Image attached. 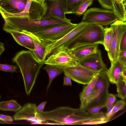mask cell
Returning <instances> with one entry per match:
<instances>
[{"label":"cell","instance_id":"obj_33","mask_svg":"<svg viewBox=\"0 0 126 126\" xmlns=\"http://www.w3.org/2000/svg\"><path fill=\"white\" fill-rule=\"evenodd\" d=\"M101 6L105 9L113 10L111 0H97Z\"/></svg>","mask_w":126,"mask_h":126},{"label":"cell","instance_id":"obj_14","mask_svg":"<svg viewBox=\"0 0 126 126\" xmlns=\"http://www.w3.org/2000/svg\"><path fill=\"white\" fill-rule=\"evenodd\" d=\"M27 0H0V10L11 14L22 12L25 9Z\"/></svg>","mask_w":126,"mask_h":126},{"label":"cell","instance_id":"obj_31","mask_svg":"<svg viewBox=\"0 0 126 126\" xmlns=\"http://www.w3.org/2000/svg\"><path fill=\"white\" fill-rule=\"evenodd\" d=\"M116 100L115 95L113 94L109 93L105 104V107L107 108V110L113 106Z\"/></svg>","mask_w":126,"mask_h":126},{"label":"cell","instance_id":"obj_8","mask_svg":"<svg viewBox=\"0 0 126 126\" xmlns=\"http://www.w3.org/2000/svg\"><path fill=\"white\" fill-rule=\"evenodd\" d=\"M117 20L118 18L113 10L93 8L88 9L84 13L81 22L107 26Z\"/></svg>","mask_w":126,"mask_h":126},{"label":"cell","instance_id":"obj_4","mask_svg":"<svg viewBox=\"0 0 126 126\" xmlns=\"http://www.w3.org/2000/svg\"><path fill=\"white\" fill-rule=\"evenodd\" d=\"M78 24L71 23L55 26L34 33L23 31L46 47L60 39L73 29Z\"/></svg>","mask_w":126,"mask_h":126},{"label":"cell","instance_id":"obj_7","mask_svg":"<svg viewBox=\"0 0 126 126\" xmlns=\"http://www.w3.org/2000/svg\"><path fill=\"white\" fill-rule=\"evenodd\" d=\"M92 24L81 22L63 37L47 46L45 55V60L50 55L59 51L65 49L73 40L87 30Z\"/></svg>","mask_w":126,"mask_h":126},{"label":"cell","instance_id":"obj_40","mask_svg":"<svg viewBox=\"0 0 126 126\" xmlns=\"http://www.w3.org/2000/svg\"><path fill=\"white\" fill-rule=\"evenodd\" d=\"M12 124L13 123L11 122L4 121L0 118V124Z\"/></svg>","mask_w":126,"mask_h":126},{"label":"cell","instance_id":"obj_2","mask_svg":"<svg viewBox=\"0 0 126 126\" xmlns=\"http://www.w3.org/2000/svg\"><path fill=\"white\" fill-rule=\"evenodd\" d=\"M12 61L19 67L23 77L26 93L28 95L30 94L44 63L39 61L30 50L18 52L12 58Z\"/></svg>","mask_w":126,"mask_h":126},{"label":"cell","instance_id":"obj_45","mask_svg":"<svg viewBox=\"0 0 126 126\" xmlns=\"http://www.w3.org/2000/svg\"><path fill=\"white\" fill-rule=\"evenodd\" d=\"M3 45H4V44L2 42H0V46Z\"/></svg>","mask_w":126,"mask_h":126},{"label":"cell","instance_id":"obj_16","mask_svg":"<svg viewBox=\"0 0 126 126\" xmlns=\"http://www.w3.org/2000/svg\"><path fill=\"white\" fill-rule=\"evenodd\" d=\"M66 0H53L47 5V11L43 17L51 16L57 17L63 20L67 19L65 14Z\"/></svg>","mask_w":126,"mask_h":126},{"label":"cell","instance_id":"obj_30","mask_svg":"<svg viewBox=\"0 0 126 126\" xmlns=\"http://www.w3.org/2000/svg\"><path fill=\"white\" fill-rule=\"evenodd\" d=\"M93 1L89 0L84 3L81 5L76 11L75 14L79 16L82 15L86 11L88 8L92 5Z\"/></svg>","mask_w":126,"mask_h":126},{"label":"cell","instance_id":"obj_11","mask_svg":"<svg viewBox=\"0 0 126 126\" xmlns=\"http://www.w3.org/2000/svg\"><path fill=\"white\" fill-rule=\"evenodd\" d=\"M79 63L78 60L71 52L64 49L59 51L48 56L44 63L63 68L75 66Z\"/></svg>","mask_w":126,"mask_h":126},{"label":"cell","instance_id":"obj_9","mask_svg":"<svg viewBox=\"0 0 126 126\" xmlns=\"http://www.w3.org/2000/svg\"><path fill=\"white\" fill-rule=\"evenodd\" d=\"M112 37L108 55L111 63L115 62L117 60L120 46L122 37L126 32V22L117 20L110 25Z\"/></svg>","mask_w":126,"mask_h":126},{"label":"cell","instance_id":"obj_23","mask_svg":"<svg viewBox=\"0 0 126 126\" xmlns=\"http://www.w3.org/2000/svg\"><path fill=\"white\" fill-rule=\"evenodd\" d=\"M113 10L118 17L119 20H126V5L120 3L118 0H111Z\"/></svg>","mask_w":126,"mask_h":126},{"label":"cell","instance_id":"obj_6","mask_svg":"<svg viewBox=\"0 0 126 126\" xmlns=\"http://www.w3.org/2000/svg\"><path fill=\"white\" fill-rule=\"evenodd\" d=\"M106 71L101 70L98 72V78L89 100L86 110L94 106L105 105L109 94L110 85Z\"/></svg>","mask_w":126,"mask_h":126},{"label":"cell","instance_id":"obj_27","mask_svg":"<svg viewBox=\"0 0 126 126\" xmlns=\"http://www.w3.org/2000/svg\"><path fill=\"white\" fill-rule=\"evenodd\" d=\"M115 84L117 88V96L122 100H125L126 98V80L120 76Z\"/></svg>","mask_w":126,"mask_h":126},{"label":"cell","instance_id":"obj_46","mask_svg":"<svg viewBox=\"0 0 126 126\" xmlns=\"http://www.w3.org/2000/svg\"><path fill=\"white\" fill-rule=\"evenodd\" d=\"M46 0L51 2V1H53V0Z\"/></svg>","mask_w":126,"mask_h":126},{"label":"cell","instance_id":"obj_12","mask_svg":"<svg viewBox=\"0 0 126 126\" xmlns=\"http://www.w3.org/2000/svg\"><path fill=\"white\" fill-rule=\"evenodd\" d=\"M78 61L80 65L95 71L98 72L101 70L107 71L108 69L103 60L101 52L99 49L95 53L90 55Z\"/></svg>","mask_w":126,"mask_h":126},{"label":"cell","instance_id":"obj_35","mask_svg":"<svg viewBox=\"0 0 126 126\" xmlns=\"http://www.w3.org/2000/svg\"><path fill=\"white\" fill-rule=\"evenodd\" d=\"M117 60L122 64L126 65V50L120 51Z\"/></svg>","mask_w":126,"mask_h":126},{"label":"cell","instance_id":"obj_25","mask_svg":"<svg viewBox=\"0 0 126 126\" xmlns=\"http://www.w3.org/2000/svg\"><path fill=\"white\" fill-rule=\"evenodd\" d=\"M22 107L16 100L14 99L0 102V110L2 111L17 112Z\"/></svg>","mask_w":126,"mask_h":126},{"label":"cell","instance_id":"obj_18","mask_svg":"<svg viewBox=\"0 0 126 126\" xmlns=\"http://www.w3.org/2000/svg\"><path fill=\"white\" fill-rule=\"evenodd\" d=\"M47 4L45 1L38 2L32 1L29 10V17L32 19H40L46 14Z\"/></svg>","mask_w":126,"mask_h":126},{"label":"cell","instance_id":"obj_20","mask_svg":"<svg viewBox=\"0 0 126 126\" xmlns=\"http://www.w3.org/2000/svg\"><path fill=\"white\" fill-rule=\"evenodd\" d=\"M98 45H86L77 47L70 51L72 55L78 61L96 52Z\"/></svg>","mask_w":126,"mask_h":126},{"label":"cell","instance_id":"obj_42","mask_svg":"<svg viewBox=\"0 0 126 126\" xmlns=\"http://www.w3.org/2000/svg\"><path fill=\"white\" fill-rule=\"evenodd\" d=\"M120 3L126 5V0H118Z\"/></svg>","mask_w":126,"mask_h":126},{"label":"cell","instance_id":"obj_47","mask_svg":"<svg viewBox=\"0 0 126 126\" xmlns=\"http://www.w3.org/2000/svg\"><path fill=\"white\" fill-rule=\"evenodd\" d=\"M1 96L0 95V98H1Z\"/></svg>","mask_w":126,"mask_h":126},{"label":"cell","instance_id":"obj_28","mask_svg":"<svg viewBox=\"0 0 126 126\" xmlns=\"http://www.w3.org/2000/svg\"><path fill=\"white\" fill-rule=\"evenodd\" d=\"M112 37V32L110 27H106L104 29L103 45L107 51L109 50Z\"/></svg>","mask_w":126,"mask_h":126},{"label":"cell","instance_id":"obj_36","mask_svg":"<svg viewBox=\"0 0 126 126\" xmlns=\"http://www.w3.org/2000/svg\"><path fill=\"white\" fill-rule=\"evenodd\" d=\"M123 50H126V32L123 36L120 46V51Z\"/></svg>","mask_w":126,"mask_h":126},{"label":"cell","instance_id":"obj_10","mask_svg":"<svg viewBox=\"0 0 126 126\" xmlns=\"http://www.w3.org/2000/svg\"><path fill=\"white\" fill-rule=\"evenodd\" d=\"M65 76L78 83L87 85L99 72L92 70L79 63L75 66L63 69Z\"/></svg>","mask_w":126,"mask_h":126},{"label":"cell","instance_id":"obj_24","mask_svg":"<svg viewBox=\"0 0 126 126\" xmlns=\"http://www.w3.org/2000/svg\"><path fill=\"white\" fill-rule=\"evenodd\" d=\"M97 0H66L65 9V14H75L79 7L85 2Z\"/></svg>","mask_w":126,"mask_h":126},{"label":"cell","instance_id":"obj_29","mask_svg":"<svg viewBox=\"0 0 126 126\" xmlns=\"http://www.w3.org/2000/svg\"><path fill=\"white\" fill-rule=\"evenodd\" d=\"M109 120L106 118L86 121L79 123L78 125H94L102 124L108 122Z\"/></svg>","mask_w":126,"mask_h":126},{"label":"cell","instance_id":"obj_41","mask_svg":"<svg viewBox=\"0 0 126 126\" xmlns=\"http://www.w3.org/2000/svg\"><path fill=\"white\" fill-rule=\"evenodd\" d=\"M5 50L4 45L0 46V56Z\"/></svg>","mask_w":126,"mask_h":126},{"label":"cell","instance_id":"obj_32","mask_svg":"<svg viewBox=\"0 0 126 126\" xmlns=\"http://www.w3.org/2000/svg\"><path fill=\"white\" fill-rule=\"evenodd\" d=\"M17 68V67L16 65L0 63V70L5 72H15Z\"/></svg>","mask_w":126,"mask_h":126},{"label":"cell","instance_id":"obj_21","mask_svg":"<svg viewBox=\"0 0 126 126\" xmlns=\"http://www.w3.org/2000/svg\"><path fill=\"white\" fill-rule=\"evenodd\" d=\"M43 68L46 71L48 76V83L47 88V91L53 80L63 73V71L61 68L48 64H46Z\"/></svg>","mask_w":126,"mask_h":126},{"label":"cell","instance_id":"obj_19","mask_svg":"<svg viewBox=\"0 0 126 126\" xmlns=\"http://www.w3.org/2000/svg\"><path fill=\"white\" fill-rule=\"evenodd\" d=\"M125 70H126V65L122 64L118 60L115 63H111L110 67L106 71L110 82L115 84L118 81L121 73Z\"/></svg>","mask_w":126,"mask_h":126},{"label":"cell","instance_id":"obj_15","mask_svg":"<svg viewBox=\"0 0 126 126\" xmlns=\"http://www.w3.org/2000/svg\"><path fill=\"white\" fill-rule=\"evenodd\" d=\"M3 29L6 32L10 34L19 45L31 51L33 50L34 43H30L27 40L21 31L8 23L4 24Z\"/></svg>","mask_w":126,"mask_h":126},{"label":"cell","instance_id":"obj_37","mask_svg":"<svg viewBox=\"0 0 126 126\" xmlns=\"http://www.w3.org/2000/svg\"><path fill=\"white\" fill-rule=\"evenodd\" d=\"M63 85L71 86L72 85L71 79L68 77L65 76L63 77Z\"/></svg>","mask_w":126,"mask_h":126},{"label":"cell","instance_id":"obj_1","mask_svg":"<svg viewBox=\"0 0 126 126\" xmlns=\"http://www.w3.org/2000/svg\"><path fill=\"white\" fill-rule=\"evenodd\" d=\"M40 118L44 122H53L50 124L78 125L82 122L99 118L98 114H90L80 108L62 106L52 110L40 111L37 110Z\"/></svg>","mask_w":126,"mask_h":126},{"label":"cell","instance_id":"obj_44","mask_svg":"<svg viewBox=\"0 0 126 126\" xmlns=\"http://www.w3.org/2000/svg\"><path fill=\"white\" fill-rule=\"evenodd\" d=\"M3 18L4 19V24H7L8 23V22L7 20L5 18Z\"/></svg>","mask_w":126,"mask_h":126},{"label":"cell","instance_id":"obj_26","mask_svg":"<svg viewBox=\"0 0 126 126\" xmlns=\"http://www.w3.org/2000/svg\"><path fill=\"white\" fill-rule=\"evenodd\" d=\"M126 104L125 100H121L117 101L111 109L105 113L106 118L110 120L118 111L124 108Z\"/></svg>","mask_w":126,"mask_h":126},{"label":"cell","instance_id":"obj_43","mask_svg":"<svg viewBox=\"0 0 126 126\" xmlns=\"http://www.w3.org/2000/svg\"><path fill=\"white\" fill-rule=\"evenodd\" d=\"M45 0H33V1L38 2H41L45 1Z\"/></svg>","mask_w":126,"mask_h":126},{"label":"cell","instance_id":"obj_13","mask_svg":"<svg viewBox=\"0 0 126 126\" xmlns=\"http://www.w3.org/2000/svg\"><path fill=\"white\" fill-rule=\"evenodd\" d=\"M36 107L35 103H26L13 116L14 120H25L31 123L37 121L44 122L37 114Z\"/></svg>","mask_w":126,"mask_h":126},{"label":"cell","instance_id":"obj_22","mask_svg":"<svg viewBox=\"0 0 126 126\" xmlns=\"http://www.w3.org/2000/svg\"><path fill=\"white\" fill-rule=\"evenodd\" d=\"M32 38L34 41V48L33 50L32 51L35 57L39 61L44 63L45 60V55L46 47L35 39Z\"/></svg>","mask_w":126,"mask_h":126},{"label":"cell","instance_id":"obj_39","mask_svg":"<svg viewBox=\"0 0 126 126\" xmlns=\"http://www.w3.org/2000/svg\"><path fill=\"white\" fill-rule=\"evenodd\" d=\"M47 102L45 101L42 102L38 106L36 107L37 110L40 111H43Z\"/></svg>","mask_w":126,"mask_h":126},{"label":"cell","instance_id":"obj_38","mask_svg":"<svg viewBox=\"0 0 126 126\" xmlns=\"http://www.w3.org/2000/svg\"><path fill=\"white\" fill-rule=\"evenodd\" d=\"M0 118L4 121L12 122L13 121L12 118L11 116L0 114Z\"/></svg>","mask_w":126,"mask_h":126},{"label":"cell","instance_id":"obj_3","mask_svg":"<svg viewBox=\"0 0 126 126\" xmlns=\"http://www.w3.org/2000/svg\"><path fill=\"white\" fill-rule=\"evenodd\" d=\"M5 18L8 23L21 31L34 33L55 26L68 24L70 19H61L54 16L43 17L40 19H30L22 17H11Z\"/></svg>","mask_w":126,"mask_h":126},{"label":"cell","instance_id":"obj_34","mask_svg":"<svg viewBox=\"0 0 126 126\" xmlns=\"http://www.w3.org/2000/svg\"><path fill=\"white\" fill-rule=\"evenodd\" d=\"M104 107L105 105H98L92 107L87 109V111L90 114H94L99 112L100 110Z\"/></svg>","mask_w":126,"mask_h":126},{"label":"cell","instance_id":"obj_5","mask_svg":"<svg viewBox=\"0 0 126 126\" xmlns=\"http://www.w3.org/2000/svg\"><path fill=\"white\" fill-rule=\"evenodd\" d=\"M105 28L103 26L92 24L87 30L78 36L65 49L71 51L79 47L88 45H103Z\"/></svg>","mask_w":126,"mask_h":126},{"label":"cell","instance_id":"obj_17","mask_svg":"<svg viewBox=\"0 0 126 126\" xmlns=\"http://www.w3.org/2000/svg\"><path fill=\"white\" fill-rule=\"evenodd\" d=\"M94 76L87 85L84 87L79 96L80 101V108L86 110L88 101L93 91L98 78V73Z\"/></svg>","mask_w":126,"mask_h":126}]
</instances>
